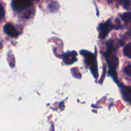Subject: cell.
Returning <instances> with one entry per match:
<instances>
[{
    "label": "cell",
    "instance_id": "cell-1",
    "mask_svg": "<svg viewBox=\"0 0 131 131\" xmlns=\"http://www.w3.org/2000/svg\"><path fill=\"white\" fill-rule=\"evenodd\" d=\"M81 54H82L84 56L86 63L87 65H89L91 70H92V72H93V75L95 76V78H96L97 77V68L95 56L88 51H82L81 52Z\"/></svg>",
    "mask_w": 131,
    "mask_h": 131
},
{
    "label": "cell",
    "instance_id": "cell-2",
    "mask_svg": "<svg viewBox=\"0 0 131 131\" xmlns=\"http://www.w3.org/2000/svg\"><path fill=\"white\" fill-rule=\"evenodd\" d=\"M32 5L31 0H12V7L15 11H21Z\"/></svg>",
    "mask_w": 131,
    "mask_h": 131
},
{
    "label": "cell",
    "instance_id": "cell-3",
    "mask_svg": "<svg viewBox=\"0 0 131 131\" xmlns=\"http://www.w3.org/2000/svg\"><path fill=\"white\" fill-rule=\"evenodd\" d=\"M4 31L5 33L12 37H17L19 35V32L17 31L15 27L10 23H7L4 26Z\"/></svg>",
    "mask_w": 131,
    "mask_h": 131
},
{
    "label": "cell",
    "instance_id": "cell-4",
    "mask_svg": "<svg viewBox=\"0 0 131 131\" xmlns=\"http://www.w3.org/2000/svg\"><path fill=\"white\" fill-rule=\"evenodd\" d=\"M110 21H107L106 23L101 24L99 26V37L101 38H105L107 34H108L109 31H110Z\"/></svg>",
    "mask_w": 131,
    "mask_h": 131
},
{
    "label": "cell",
    "instance_id": "cell-5",
    "mask_svg": "<svg viewBox=\"0 0 131 131\" xmlns=\"http://www.w3.org/2000/svg\"><path fill=\"white\" fill-rule=\"evenodd\" d=\"M77 53L75 51L72 52H69L67 53H65L64 56H63V60L64 62L67 64H72L75 62L77 60Z\"/></svg>",
    "mask_w": 131,
    "mask_h": 131
},
{
    "label": "cell",
    "instance_id": "cell-6",
    "mask_svg": "<svg viewBox=\"0 0 131 131\" xmlns=\"http://www.w3.org/2000/svg\"><path fill=\"white\" fill-rule=\"evenodd\" d=\"M122 92L124 99L127 101L131 103V88L130 87H124Z\"/></svg>",
    "mask_w": 131,
    "mask_h": 131
},
{
    "label": "cell",
    "instance_id": "cell-7",
    "mask_svg": "<svg viewBox=\"0 0 131 131\" xmlns=\"http://www.w3.org/2000/svg\"><path fill=\"white\" fill-rule=\"evenodd\" d=\"M124 54L129 58H131V42L124 47Z\"/></svg>",
    "mask_w": 131,
    "mask_h": 131
},
{
    "label": "cell",
    "instance_id": "cell-8",
    "mask_svg": "<svg viewBox=\"0 0 131 131\" xmlns=\"http://www.w3.org/2000/svg\"><path fill=\"white\" fill-rule=\"evenodd\" d=\"M122 19L125 23H128V22L131 20V12H126L122 16Z\"/></svg>",
    "mask_w": 131,
    "mask_h": 131
},
{
    "label": "cell",
    "instance_id": "cell-9",
    "mask_svg": "<svg viewBox=\"0 0 131 131\" xmlns=\"http://www.w3.org/2000/svg\"><path fill=\"white\" fill-rule=\"evenodd\" d=\"M124 72L126 74H127L128 75L131 77V65L126 67L124 69Z\"/></svg>",
    "mask_w": 131,
    "mask_h": 131
},
{
    "label": "cell",
    "instance_id": "cell-10",
    "mask_svg": "<svg viewBox=\"0 0 131 131\" xmlns=\"http://www.w3.org/2000/svg\"><path fill=\"white\" fill-rule=\"evenodd\" d=\"M122 3L124 4V6L125 8H127L130 6V0H122Z\"/></svg>",
    "mask_w": 131,
    "mask_h": 131
},
{
    "label": "cell",
    "instance_id": "cell-11",
    "mask_svg": "<svg viewBox=\"0 0 131 131\" xmlns=\"http://www.w3.org/2000/svg\"><path fill=\"white\" fill-rule=\"evenodd\" d=\"M1 19H3L4 17V15H5V12H4V8L3 7L2 5H1Z\"/></svg>",
    "mask_w": 131,
    "mask_h": 131
},
{
    "label": "cell",
    "instance_id": "cell-12",
    "mask_svg": "<svg viewBox=\"0 0 131 131\" xmlns=\"http://www.w3.org/2000/svg\"><path fill=\"white\" fill-rule=\"evenodd\" d=\"M31 1H38V0H31Z\"/></svg>",
    "mask_w": 131,
    "mask_h": 131
},
{
    "label": "cell",
    "instance_id": "cell-13",
    "mask_svg": "<svg viewBox=\"0 0 131 131\" xmlns=\"http://www.w3.org/2000/svg\"><path fill=\"white\" fill-rule=\"evenodd\" d=\"M130 31H131V29H130Z\"/></svg>",
    "mask_w": 131,
    "mask_h": 131
}]
</instances>
